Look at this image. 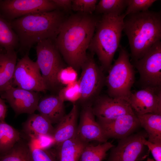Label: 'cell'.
I'll list each match as a JSON object with an SVG mask.
<instances>
[{"instance_id": "obj_1", "label": "cell", "mask_w": 161, "mask_h": 161, "mask_svg": "<svg viewBox=\"0 0 161 161\" xmlns=\"http://www.w3.org/2000/svg\"><path fill=\"white\" fill-rule=\"evenodd\" d=\"M98 20L92 14H72L65 19L54 41L66 64L77 71L87 59L86 51Z\"/></svg>"}, {"instance_id": "obj_2", "label": "cell", "mask_w": 161, "mask_h": 161, "mask_svg": "<svg viewBox=\"0 0 161 161\" xmlns=\"http://www.w3.org/2000/svg\"><path fill=\"white\" fill-rule=\"evenodd\" d=\"M66 16L59 9L24 16L10 22L18 39V51L24 56L44 40L55 41Z\"/></svg>"}, {"instance_id": "obj_3", "label": "cell", "mask_w": 161, "mask_h": 161, "mask_svg": "<svg viewBox=\"0 0 161 161\" xmlns=\"http://www.w3.org/2000/svg\"><path fill=\"white\" fill-rule=\"evenodd\" d=\"M123 31L127 37L133 61L141 58L151 46L161 39V15L148 10L127 15Z\"/></svg>"}, {"instance_id": "obj_4", "label": "cell", "mask_w": 161, "mask_h": 161, "mask_svg": "<svg viewBox=\"0 0 161 161\" xmlns=\"http://www.w3.org/2000/svg\"><path fill=\"white\" fill-rule=\"evenodd\" d=\"M126 16L125 13L120 15L103 14L97 21L88 49L97 55L103 71L108 72L112 65L119 46Z\"/></svg>"}, {"instance_id": "obj_5", "label": "cell", "mask_w": 161, "mask_h": 161, "mask_svg": "<svg viewBox=\"0 0 161 161\" xmlns=\"http://www.w3.org/2000/svg\"><path fill=\"white\" fill-rule=\"evenodd\" d=\"M130 57L126 49L121 47L118 57L105 78V85L109 97L127 101L132 92L131 89L135 82V71Z\"/></svg>"}, {"instance_id": "obj_6", "label": "cell", "mask_w": 161, "mask_h": 161, "mask_svg": "<svg viewBox=\"0 0 161 161\" xmlns=\"http://www.w3.org/2000/svg\"><path fill=\"white\" fill-rule=\"evenodd\" d=\"M35 50L36 62L47 90L59 91L60 85L57 80V75L66 66L54 41L47 39L41 41L36 44Z\"/></svg>"}, {"instance_id": "obj_7", "label": "cell", "mask_w": 161, "mask_h": 161, "mask_svg": "<svg viewBox=\"0 0 161 161\" xmlns=\"http://www.w3.org/2000/svg\"><path fill=\"white\" fill-rule=\"evenodd\" d=\"M94 55L91 52L88 55L81 67V76L78 80L81 95L79 100L83 105H92L105 85L103 71L96 63Z\"/></svg>"}, {"instance_id": "obj_8", "label": "cell", "mask_w": 161, "mask_h": 161, "mask_svg": "<svg viewBox=\"0 0 161 161\" xmlns=\"http://www.w3.org/2000/svg\"><path fill=\"white\" fill-rule=\"evenodd\" d=\"M134 62L140 75L137 83L143 89L161 87V42L155 43L141 58Z\"/></svg>"}, {"instance_id": "obj_9", "label": "cell", "mask_w": 161, "mask_h": 161, "mask_svg": "<svg viewBox=\"0 0 161 161\" xmlns=\"http://www.w3.org/2000/svg\"><path fill=\"white\" fill-rule=\"evenodd\" d=\"M12 86L38 92L47 90L40 70L36 61L26 54L16 63Z\"/></svg>"}, {"instance_id": "obj_10", "label": "cell", "mask_w": 161, "mask_h": 161, "mask_svg": "<svg viewBox=\"0 0 161 161\" xmlns=\"http://www.w3.org/2000/svg\"><path fill=\"white\" fill-rule=\"evenodd\" d=\"M148 138L145 131L134 133L118 140L117 145L110 149L106 161H139L144 159L148 155L145 152L144 139Z\"/></svg>"}, {"instance_id": "obj_11", "label": "cell", "mask_w": 161, "mask_h": 161, "mask_svg": "<svg viewBox=\"0 0 161 161\" xmlns=\"http://www.w3.org/2000/svg\"><path fill=\"white\" fill-rule=\"evenodd\" d=\"M58 9L52 0H0L1 14L10 21L27 15Z\"/></svg>"}, {"instance_id": "obj_12", "label": "cell", "mask_w": 161, "mask_h": 161, "mask_svg": "<svg viewBox=\"0 0 161 161\" xmlns=\"http://www.w3.org/2000/svg\"><path fill=\"white\" fill-rule=\"evenodd\" d=\"M92 108L97 121L100 122H108L123 115L135 114L126 100L108 95H99L92 103Z\"/></svg>"}, {"instance_id": "obj_13", "label": "cell", "mask_w": 161, "mask_h": 161, "mask_svg": "<svg viewBox=\"0 0 161 161\" xmlns=\"http://www.w3.org/2000/svg\"><path fill=\"white\" fill-rule=\"evenodd\" d=\"M0 96L7 101L17 115L34 113L41 98L39 92L12 86L0 92Z\"/></svg>"}, {"instance_id": "obj_14", "label": "cell", "mask_w": 161, "mask_h": 161, "mask_svg": "<svg viewBox=\"0 0 161 161\" xmlns=\"http://www.w3.org/2000/svg\"><path fill=\"white\" fill-rule=\"evenodd\" d=\"M127 102L134 113L161 114V87H148L131 92Z\"/></svg>"}, {"instance_id": "obj_15", "label": "cell", "mask_w": 161, "mask_h": 161, "mask_svg": "<svg viewBox=\"0 0 161 161\" xmlns=\"http://www.w3.org/2000/svg\"><path fill=\"white\" fill-rule=\"evenodd\" d=\"M92 104L83 105L76 136L87 143L92 141L104 143L107 141L99 124L96 121Z\"/></svg>"}, {"instance_id": "obj_16", "label": "cell", "mask_w": 161, "mask_h": 161, "mask_svg": "<svg viewBox=\"0 0 161 161\" xmlns=\"http://www.w3.org/2000/svg\"><path fill=\"white\" fill-rule=\"evenodd\" d=\"M97 121L107 140L114 138L119 140L125 138L134 133L141 127L135 114L123 115L108 122Z\"/></svg>"}, {"instance_id": "obj_17", "label": "cell", "mask_w": 161, "mask_h": 161, "mask_svg": "<svg viewBox=\"0 0 161 161\" xmlns=\"http://www.w3.org/2000/svg\"><path fill=\"white\" fill-rule=\"evenodd\" d=\"M78 109L74 104L70 112L66 114L54 128L52 137L57 145L76 136L78 124Z\"/></svg>"}, {"instance_id": "obj_18", "label": "cell", "mask_w": 161, "mask_h": 161, "mask_svg": "<svg viewBox=\"0 0 161 161\" xmlns=\"http://www.w3.org/2000/svg\"><path fill=\"white\" fill-rule=\"evenodd\" d=\"M64 103L58 95L41 97L37 110L52 124H58L66 114Z\"/></svg>"}, {"instance_id": "obj_19", "label": "cell", "mask_w": 161, "mask_h": 161, "mask_svg": "<svg viewBox=\"0 0 161 161\" xmlns=\"http://www.w3.org/2000/svg\"><path fill=\"white\" fill-rule=\"evenodd\" d=\"M54 130L51 122L39 113L30 114L23 127V131L30 139L41 136L52 137Z\"/></svg>"}, {"instance_id": "obj_20", "label": "cell", "mask_w": 161, "mask_h": 161, "mask_svg": "<svg viewBox=\"0 0 161 161\" xmlns=\"http://www.w3.org/2000/svg\"><path fill=\"white\" fill-rule=\"evenodd\" d=\"M88 144L75 136L57 145L54 153L57 161H79Z\"/></svg>"}, {"instance_id": "obj_21", "label": "cell", "mask_w": 161, "mask_h": 161, "mask_svg": "<svg viewBox=\"0 0 161 161\" xmlns=\"http://www.w3.org/2000/svg\"><path fill=\"white\" fill-rule=\"evenodd\" d=\"M17 58L15 50L0 53V92L12 86Z\"/></svg>"}, {"instance_id": "obj_22", "label": "cell", "mask_w": 161, "mask_h": 161, "mask_svg": "<svg viewBox=\"0 0 161 161\" xmlns=\"http://www.w3.org/2000/svg\"><path fill=\"white\" fill-rule=\"evenodd\" d=\"M141 127L146 133L148 140L161 143V114L149 113L137 115Z\"/></svg>"}, {"instance_id": "obj_23", "label": "cell", "mask_w": 161, "mask_h": 161, "mask_svg": "<svg viewBox=\"0 0 161 161\" xmlns=\"http://www.w3.org/2000/svg\"><path fill=\"white\" fill-rule=\"evenodd\" d=\"M20 139L18 130L4 121H0V157L11 149Z\"/></svg>"}, {"instance_id": "obj_24", "label": "cell", "mask_w": 161, "mask_h": 161, "mask_svg": "<svg viewBox=\"0 0 161 161\" xmlns=\"http://www.w3.org/2000/svg\"><path fill=\"white\" fill-rule=\"evenodd\" d=\"M18 45V37L10 22L0 13V47L8 51L15 50Z\"/></svg>"}, {"instance_id": "obj_25", "label": "cell", "mask_w": 161, "mask_h": 161, "mask_svg": "<svg viewBox=\"0 0 161 161\" xmlns=\"http://www.w3.org/2000/svg\"><path fill=\"white\" fill-rule=\"evenodd\" d=\"M114 145L107 141L96 145L88 144L84 148L80 161H103L106 157L107 152Z\"/></svg>"}, {"instance_id": "obj_26", "label": "cell", "mask_w": 161, "mask_h": 161, "mask_svg": "<svg viewBox=\"0 0 161 161\" xmlns=\"http://www.w3.org/2000/svg\"><path fill=\"white\" fill-rule=\"evenodd\" d=\"M126 7V0H100L97 4L95 11L98 14L120 15Z\"/></svg>"}, {"instance_id": "obj_27", "label": "cell", "mask_w": 161, "mask_h": 161, "mask_svg": "<svg viewBox=\"0 0 161 161\" xmlns=\"http://www.w3.org/2000/svg\"><path fill=\"white\" fill-rule=\"evenodd\" d=\"M20 141L11 149L0 157L1 161H31L28 145Z\"/></svg>"}, {"instance_id": "obj_28", "label": "cell", "mask_w": 161, "mask_h": 161, "mask_svg": "<svg viewBox=\"0 0 161 161\" xmlns=\"http://www.w3.org/2000/svg\"><path fill=\"white\" fill-rule=\"evenodd\" d=\"M57 95L64 102L68 101L74 103L79 100L81 95L78 80L60 89Z\"/></svg>"}, {"instance_id": "obj_29", "label": "cell", "mask_w": 161, "mask_h": 161, "mask_svg": "<svg viewBox=\"0 0 161 161\" xmlns=\"http://www.w3.org/2000/svg\"><path fill=\"white\" fill-rule=\"evenodd\" d=\"M31 161H57L54 153L47 149L41 148L28 143Z\"/></svg>"}, {"instance_id": "obj_30", "label": "cell", "mask_w": 161, "mask_h": 161, "mask_svg": "<svg viewBox=\"0 0 161 161\" xmlns=\"http://www.w3.org/2000/svg\"><path fill=\"white\" fill-rule=\"evenodd\" d=\"M156 0H126V16L148 10Z\"/></svg>"}, {"instance_id": "obj_31", "label": "cell", "mask_w": 161, "mask_h": 161, "mask_svg": "<svg viewBox=\"0 0 161 161\" xmlns=\"http://www.w3.org/2000/svg\"><path fill=\"white\" fill-rule=\"evenodd\" d=\"M97 0H72V9L77 13L92 14L95 11Z\"/></svg>"}, {"instance_id": "obj_32", "label": "cell", "mask_w": 161, "mask_h": 161, "mask_svg": "<svg viewBox=\"0 0 161 161\" xmlns=\"http://www.w3.org/2000/svg\"><path fill=\"white\" fill-rule=\"evenodd\" d=\"M77 71L72 67H65L61 69L57 76L58 82L61 85L66 86L77 80Z\"/></svg>"}, {"instance_id": "obj_33", "label": "cell", "mask_w": 161, "mask_h": 161, "mask_svg": "<svg viewBox=\"0 0 161 161\" xmlns=\"http://www.w3.org/2000/svg\"><path fill=\"white\" fill-rule=\"evenodd\" d=\"M144 145L150 151L155 161H161V143H155L145 138L143 140Z\"/></svg>"}, {"instance_id": "obj_34", "label": "cell", "mask_w": 161, "mask_h": 161, "mask_svg": "<svg viewBox=\"0 0 161 161\" xmlns=\"http://www.w3.org/2000/svg\"><path fill=\"white\" fill-rule=\"evenodd\" d=\"M58 9L61 8L64 11L68 12L72 9V0H52Z\"/></svg>"}, {"instance_id": "obj_35", "label": "cell", "mask_w": 161, "mask_h": 161, "mask_svg": "<svg viewBox=\"0 0 161 161\" xmlns=\"http://www.w3.org/2000/svg\"><path fill=\"white\" fill-rule=\"evenodd\" d=\"M7 110L5 101L0 97V121H4Z\"/></svg>"}, {"instance_id": "obj_36", "label": "cell", "mask_w": 161, "mask_h": 161, "mask_svg": "<svg viewBox=\"0 0 161 161\" xmlns=\"http://www.w3.org/2000/svg\"><path fill=\"white\" fill-rule=\"evenodd\" d=\"M146 161H155L154 160H153V159H152L151 158L148 157L147 158Z\"/></svg>"}, {"instance_id": "obj_37", "label": "cell", "mask_w": 161, "mask_h": 161, "mask_svg": "<svg viewBox=\"0 0 161 161\" xmlns=\"http://www.w3.org/2000/svg\"><path fill=\"white\" fill-rule=\"evenodd\" d=\"M2 48L0 47V52H2Z\"/></svg>"}, {"instance_id": "obj_38", "label": "cell", "mask_w": 161, "mask_h": 161, "mask_svg": "<svg viewBox=\"0 0 161 161\" xmlns=\"http://www.w3.org/2000/svg\"><path fill=\"white\" fill-rule=\"evenodd\" d=\"M0 161H1V160H0Z\"/></svg>"}, {"instance_id": "obj_39", "label": "cell", "mask_w": 161, "mask_h": 161, "mask_svg": "<svg viewBox=\"0 0 161 161\" xmlns=\"http://www.w3.org/2000/svg\"></svg>"}]
</instances>
